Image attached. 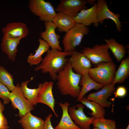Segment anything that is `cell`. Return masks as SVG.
<instances>
[{"mask_svg": "<svg viewBox=\"0 0 129 129\" xmlns=\"http://www.w3.org/2000/svg\"><path fill=\"white\" fill-rule=\"evenodd\" d=\"M82 75L73 70L68 61L58 74L56 78L57 88L63 95H69L77 98L80 92V83Z\"/></svg>", "mask_w": 129, "mask_h": 129, "instance_id": "obj_1", "label": "cell"}, {"mask_svg": "<svg viewBox=\"0 0 129 129\" xmlns=\"http://www.w3.org/2000/svg\"><path fill=\"white\" fill-rule=\"evenodd\" d=\"M72 52L56 49H49L41 63L35 68L34 70L37 71L41 70L44 74L48 73L51 78L56 81L57 74L68 61V59L66 57L70 56Z\"/></svg>", "mask_w": 129, "mask_h": 129, "instance_id": "obj_2", "label": "cell"}, {"mask_svg": "<svg viewBox=\"0 0 129 129\" xmlns=\"http://www.w3.org/2000/svg\"><path fill=\"white\" fill-rule=\"evenodd\" d=\"M90 69L89 76L95 82L104 85L112 83L116 72V65L113 61L103 62Z\"/></svg>", "mask_w": 129, "mask_h": 129, "instance_id": "obj_3", "label": "cell"}, {"mask_svg": "<svg viewBox=\"0 0 129 129\" xmlns=\"http://www.w3.org/2000/svg\"><path fill=\"white\" fill-rule=\"evenodd\" d=\"M90 31L88 27L83 24H76L65 32L62 40L65 52H73L76 47L81 43L85 35H88Z\"/></svg>", "mask_w": 129, "mask_h": 129, "instance_id": "obj_4", "label": "cell"}, {"mask_svg": "<svg viewBox=\"0 0 129 129\" xmlns=\"http://www.w3.org/2000/svg\"><path fill=\"white\" fill-rule=\"evenodd\" d=\"M28 7L32 13L44 22H52L56 13L51 3L43 0H30Z\"/></svg>", "mask_w": 129, "mask_h": 129, "instance_id": "obj_5", "label": "cell"}, {"mask_svg": "<svg viewBox=\"0 0 129 129\" xmlns=\"http://www.w3.org/2000/svg\"><path fill=\"white\" fill-rule=\"evenodd\" d=\"M107 45H95L92 48L85 47L81 51L92 64L97 65L103 62L113 61Z\"/></svg>", "mask_w": 129, "mask_h": 129, "instance_id": "obj_6", "label": "cell"}, {"mask_svg": "<svg viewBox=\"0 0 129 129\" xmlns=\"http://www.w3.org/2000/svg\"><path fill=\"white\" fill-rule=\"evenodd\" d=\"M9 98L13 106L18 110V116L20 118L34 109V106L24 97L19 83L11 92Z\"/></svg>", "mask_w": 129, "mask_h": 129, "instance_id": "obj_7", "label": "cell"}, {"mask_svg": "<svg viewBox=\"0 0 129 129\" xmlns=\"http://www.w3.org/2000/svg\"><path fill=\"white\" fill-rule=\"evenodd\" d=\"M84 108V105L79 103L69 107L68 111L72 120L81 129H91V125L95 118L86 116L83 111Z\"/></svg>", "mask_w": 129, "mask_h": 129, "instance_id": "obj_8", "label": "cell"}, {"mask_svg": "<svg viewBox=\"0 0 129 129\" xmlns=\"http://www.w3.org/2000/svg\"><path fill=\"white\" fill-rule=\"evenodd\" d=\"M68 61L75 73L83 75L88 73L91 68V63L82 53L74 50L72 52Z\"/></svg>", "mask_w": 129, "mask_h": 129, "instance_id": "obj_9", "label": "cell"}, {"mask_svg": "<svg viewBox=\"0 0 129 129\" xmlns=\"http://www.w3.org/2000/svg\"><path fill=\"white\" fill-rule=\"evenodd\" d=\"M87 3L85 0H61L55 10L74 17L81 10L88 8L86 6Z\"/></svg>", "mask_w": 129, "mask_h": 129, "instance_id": "obj_10", "label": "cell"}, {"mask_svg": "<svg viewBox=\"0 0 129 129\" xmlns=\"http://www.w3.org/2000/svg\"><path fill=\"white\" fill-rule=\"evenodd\" d=\"M97 4V19L99 23L102 24L105 19H110L115 23L117 31L120 32L122 27L121 22L119 20L120 15L118 13L115 14L111 11L105 0H98Z\"/></svg>", "mask_w": 129, "mask_h": 129, "instance_id": "obj_11", "label": "cell"}, {"mask_svg": "<svg viewBox=\"0 0 129 129\" xmlns=\"http://www.w3.org/2000/svg\"><path fill=\"white\" fill-rule=\"evenodd\" d=\"M115 86L112 83L105 85L99 91L90 93L86 98L89 100L94 101L104 108H109L112 103L108 99L114 92Z\"/></svg>", "mask_w": 129, "mask_h": 129, "instance_id": "obj_12", "label": "cell"}, {"mask_svg": "<svg viewBox=\"0 0 129 129\" xmlns=\"http://www.w3.org/2000/svg\"><path fill=\"white\" fill-rule=\"evenodd\" d=\"M42 84L37 96V102L42 103L48 106L55 116L58 118L59 116L54 109L55 101L52 92L54 82L52 81H45Z\"/></svg>", "mask_w": 129, "mask_h": 129, "instance_id": "obj_13", "label": "cell"}, {"mask_svg": "<svg viewBox=\"0 0 129 129\" xmlns=\"http://www.w3.org/2000/svg\"><path fill=\"white\" fill-rule=\"evenodd\" d=\"M97 5L95 3L91 8L81 11L74 17L76 24H81L86 27L93 24L97 27L99 23L97 19Z\"/></svg>", "mask_w": 129, "mask_h": 129, "instance_id": "obj_14", "label": "cell"}, {"mask_svg": "<svg viewBox=\"0 0 129 129\" xmlns=\"http://www.w3.org/2000/svg\"><path fill=\"white\" fill-rule=\"evenodd\" d=\"M44 24L45 29L40 33V37L48 43L51 49L62 51L59 40L60 37L56 33L55 26L52 22H45Z\"/></svg>", "mask_w": 129, "mask_h": 129, "instance_id": "obj_15", "label": "cell"}, {"mask_svg": "<svg viewBox=\"0 0 129 129\" xmlns=\"http://www.w3.org/2000/svg\"><path fill=\"white\" fill-rule=\"evenodd\" d=\"M3 36L9 38H26L29 30L26 24L19 22H11L6 24L2 29Z\"/></svg>", "mask_w": 129, "mask_h": 129, "instance_id": "obj_16", "label": "cell"}, {"mask_svg": "<svg viewBox=\"0 0 129 129\" xmlns=\"http://www.w3.org/2000/svg\"><path fill=\"white\" fill-rule=\"evenodd\" d=\"M22 38H12L3 36L1 46L2 51L7 56L8 59L12 62L16 59L18 50L17 47Z\"/></svg>", "mask_w": 129, "mask_h": 129, "instance_id": "obj_17", "label": "cell"}, {"mask_svg": "<svg viewBox=\"0 0 129 129\" xmlns=\"http://www.w3.org/2000/svg\"><path fill=\"white\" fill-rule=\"evenodd\" d=\"M52 22L61 32H66L76 24L74 17L61 12L56 13Z\"/></svg>", "mask_w": 129, "mask_h": 129, "instance_id": "obj_18", "label": "cell"}, {"mask_svg": "<svg viewBox=\"0 0 129 129\" xmlns=\"http://www.w3.org/2000/svg\"><path fill=\"white\" fill-rule=\"evenodd\" d=\"M59 105L62 110V115L59 122L54 129H81L75 124L70 116L68 111L69 103L67 101L64 103L60 102Z\"/></svg>", "mask_w": 129, "mask_h": 129, "instance_id": "obj_19", "label": "cell"}, {"mask_svg": "<svg viewBox=\"0 0 129 129\" xmlns=\"http://www.w3.org/2000/svg\"><path fill=\"white\" fill-rule=\"evenodd\" d=\"M18 121L23 129H44L45 121L32 114L30 112Z\"/></svg>", "mask_w": 129, "mask_h": 129, "instance_id": "obj_20", "label": "cell"}, {"mask_svg": "<svg viewBox=\"0 0 129 129\" xmlns=\"http://www.w3.org/2000/svg\"><path fill=\"white\" fill-rule=\"evenodd\" d=\"M80 84L82 87L76 101H79L90 91L92 90H98L102 89L105 86L95 82L89 76L88 73L82 76Z\"/></svg>", "mask_w": 129, "mask_h": 129, "instance_id": "obj_21", "label": "cell"}, {"mask_svg": "<svg viewBox=\"0 0 129 129\" xmlns=\"http://www.w3.org/2000/svg\"><path fill=\"white\" fill-rule=\"evenodd\" d=\"M38 41L39 45L38 48L35 50V53L33 54L31 53L27 59V62L30 64V66L39 65L43 59L42 55L50 49V47L46 41L40 38Z\"/></svg>", "mask_w": 129, "mask_h": 129, "instance_id": "obj_22", "label": "cell"}, {"mask_svg": "<svg viewBox=\"0 0 129 129\" xmlns=\"http://www.w3.org/2000/svg\"><path fill=\"white\" fill-rule=\"evenodd\" d=\"M33 79L32 77L29 80L22 82L21 85V90L25 97L29 101L33 106L37 104V99L38 94L42 86V83L39 84L37 88L31 89L27 86L28 83Z\"/></svg>", "mask_w": 129, "mask_h": 129, "instance_id": "obj_23", "label": "cell"}, {"mask_svg": "<svg viewBox=\"0 0 129 129\" xmlns=\"http://www.w3.org/2000/svg\"><path fill=\"white\" fill-rule=\"evenodd\" d=\"M109 49L112 51L117 61L120 62L125 56L126 48L123 44L119 43L113 38L105 39Z\"/></svg>", "mask_w": 129, "mask_h": 129, "instance_id": "obj_24", "label": "cell"}, {"mask_svg": "<svg viewBox=\"0 0 129 129\" xmlns=\"http://www.w3.org/2000/svg\"><path fill=\"white\" fill-rule=\"evenodd\" d=\"M129 75V57L124 59L122 61L117 71L115 72L112 84H121L127 79Z\"/></svg>", "mask_w": 129, "mask_h": 129, "instance_id": "obj_25", "label": "cell"}, {"mask_svg": "<svg viewBox=\"0 0 129 129\" xmlns=\"http://www.w3.org/2000/svg\"><path fill=\"white\" fill-rule=\"evenodd\" d=\"M79 102L91 110L92 112L90 113L95 118L104 117L105 110L99 104L89 100L85 97H83Z\"/></svg>", "mask_w": 129, "mask_h": 129, "instance_id": "obj_26", "label": "cell"}, {"mask_svg": "<svg viewBox=\"0 0 129 129\" xmlns=\"http://www.w3.org/2000/svg\"><path fill=\"white\" fill-rule=\"evenodd\" d=\"M0 82L5 86L8 90L12 91L16 86L13 84V75L3 67L0 66Z\"/></svg>", "mask_w": 129, "mask_h": 129, "instance_id": "obj_27", "label": "cell"}, {"mask_svg": "<svg viewBox=\"0 0 129 129\" xmlns=\"http://www.w3.org/2000/svg\"><path fill=\"white\" fill-rule=\"evenodd\" d=\"M91 124L99 129H116V122L113 120L106 119L104 117L94 118Z\"/></svg>", "mask_w": 129, "mask_h": 129, "instance_id": "obj_28", "label": "cell"}, {"mask_svg": "<svg viewBox=\"0 0 129 129\" xmlns=\"http://www.w3.org/2000/svg\"><path fill=\"white\" fill-rule=\"evenodd\" d=\"M10 93L7 88L0 82V98L3 99V104H8L10 102Z\"/></svg>", "mask_w": 129, "mask_h": 129, "instance_id": "obj_29", "label": "cell"}, {"mask_svg": "<svg viewBox=\"0 0 129 129\" xmlns=\"http://www.w3.org/2000/svg\"><path fill=\"white\" fill-rule=\"evenodd\" d=\"M5 109L4 105L0 100V129H8L10 128L7 119L3 113Z\"/></svg>", "mask_w": 129, "mask_h": 129, "instance_id": "obj_30", "label": "cell"}, {"mask_svg": "<svg viewBox=\"0 0 129 129\" xmlns=\"http://www.w3.org/2000/svg\"><path fill=\"white\" fill-rule=\"evenodd\" d=\"M127 93V90L125 87L123 86H119L117 88L115 92H114L115 97L113 99L117 97H124Z\"/></svg>", "mask_w": 129, "mask_h": 129, "instance_id": "obj_31", "label": "cell"}, {"mask_svg": "<svg viewBox=\"0 0 129 129\" xmlns=\"http://www.w3.org/2000/svg\"><path fill=\"white\" fill-rule=\"evenodd\" d=\"M52 114H49L45 118L44 129H54L52 125L51 118L52 117Z\"/></svg>", "mask_w": 129, "mask_h": 129, "instance_id": "obj_32", "label": "cell"}, {"mask_svg": "<svg viewBox=\"0 0 129 129\" xmlns=\"http://www.w3.org/2000/svg\"><path fill=\"white\" fill-rule=\"evenodd\" d=\"M86 1L87 3H88L91 5H93L95 3L96 0H87Z\"/></svg>", "mask_w": 129, "mask_h": 129, "instance_id": "obj_33", "label": "cell"}, {"mask_svg": "<svg viewBox=\"0 0 129 129\" xmlns=\"http://www.w3.org/2000/svg\"><path fill=\"white\" fill-rule=\"evenodd\" d=\"M125 129H129V124Z\"/></svg>", "mask_w": 129, "mask_h": 129, "instance_id": "obj_34", "label": "cell"}, {"mask_svg": "<svg viewBox=\"0 0 129 129\" xmlns=\"http://www.w3.org/2000/svg\"><path fill=\"white\" fill-rule=\"evenodd\" d=\"M93 129H99L96 127H94V128Z\"/></svg>", "mask_w": 129, "mask_h": 129, "instance_id": "obj_35", "label": "cell"}, {"mask_svg": "<svg viewBox=\"0 0 129 129\" xmlns=\"http://www.w3.org/2000/svg\"></svg>", "mask_w": 129, "mask_h": 129, "instance_id": "obj_36", "label": "cell"}]
</instances>
